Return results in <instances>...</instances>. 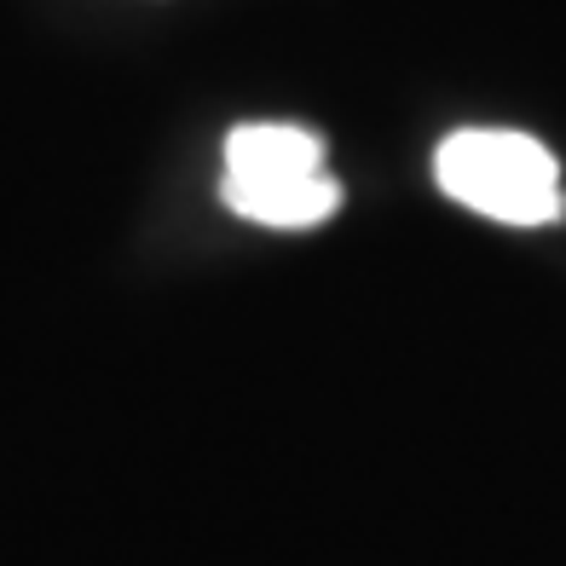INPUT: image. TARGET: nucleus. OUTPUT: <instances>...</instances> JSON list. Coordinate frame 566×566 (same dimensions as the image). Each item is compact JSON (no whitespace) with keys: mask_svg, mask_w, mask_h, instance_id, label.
<instances>
[{"mask_svg":"<svg viewBox=\"0 0 566 566\" xmlns=\"http://www.w3.org/2000/svg\"><path fill=\"white\" fill-rule=\"evenodd\" d=\"M220 191L231 214L277 231L324 226L342 209V186L324 168V139L295 122H243L226 139Z\"/></svg>","mask_w":566,"mask_h":566,"instance_id":"nucleus-1","label":"nucleus"},{"mask_svg":"<svg viewBox=\"0 0 566 566\" xmlns=\"http://www.w3.org/2000/svg\"><path fill=\"white\" fill-rule=\"evenodd\" d=\"M433 179L462 209L503 226H555L566 214L560 163L544 139L514 127H462L433 150Z\"/></svg>","mask_w":566,"mask_h":566,"instance_id":"nucleus-2","label":"nucleus"}]
</instances>
